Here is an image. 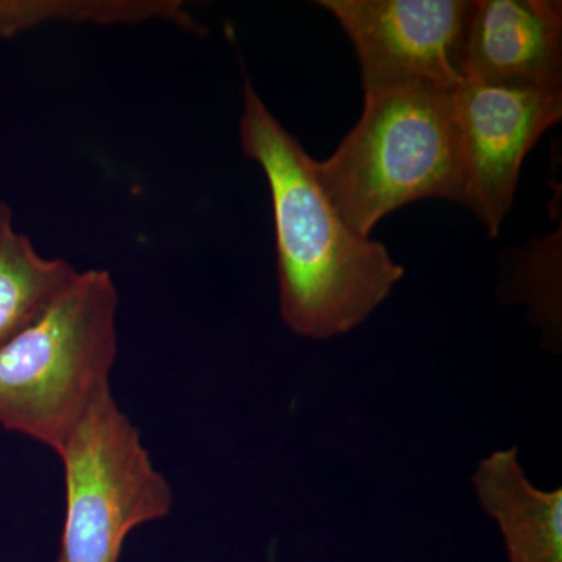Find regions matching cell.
Instances as JSON below:
<instances>
[{
    "label": "cell",
    "mask_w": 562,
    "mask_h": 562,
    "mask_svg": "<svg viewBox=\"0 0 562 562\" xmlns=\"http://www.w3.org/2000/svg\"><path fill=\"white\" fill-rule=\"evenodd\" d=\"M239 138L271 191L280 314L294 335L330 339L361 325L405 269L358 235L322 188L313 160L244 79Z\"/></svg>",
    "instance_id": "cell-1"
},
{
    "label": "cell",
    "mask_w": 562,
    "mask_h": 562,
    "mask_svg": "<svg viewBox=\"0 0 562 562\" xmlns=\"http://www.w3.org/2000/svg\"><path fill=\"white\" fill-rule=\"evenodd\" d=\"M120 294L105 269L79 271L46 308L0 347V427L58 454L111 390Z\"/></svg>",
    "instance_id": "cell-2"
},
{
    "label": "cell",
    "mask_w": 562,
    "mask_h": 562,
    "mask_svg": "<svg viewBox=\"0 0 562 562\" xmlns=\"http://www.w3.org/2000/svg\"><path fill=\"white\" fill-rule=\"evenodd\" d=\"M435 85L364 92L360 121L338 149L316 161L324 191L358 235L424 199H460L452 95Z\"/></svg>",
    "instance_id": "cell-3"
},
{
    "label": "cell",
    "mask_w": 562,
    "mask_h": 562,
    "mask_svg": "<svg viewBox=\"0 0 562 562\" xmlns=\"http://www.w3.org/2000/svg\"><path fill=\"white\" fill-rule=\"evenodd\" d=\"M58 457L66 490L58 562H120L135 528L171 512V486L111 390L92 403Z\"/></svg>",
    "instance_id": "cell-4"
},
{
    "label": "cell",
    "mask_w": 562,
    "mask_h": 562,
    "mask_svg": "<svg viewBox=\"0 0 562 562\" xmlns=\"http://www.w3.org/2000/svg\"><path fill=\"white\" fill-rule=\"evenodd\" d=\"M450 95L460 154L458 203L497 236L528 151L561 120L562 87L464 80Z\"/></svg>",
    "instance_id": "cell-5"
},
{
    "label": "cell",
    "mask_w": 562,
    "mask_h": 562,
    "mask_svg": "<svg viewBox=\"0 0 562 562\" xmlns=\"http://www.w3.org/2000/svg\"><path fill=\"white\" fill-rule=\"evenodd\" d=\"M349 36L364 92L457 87L471 0H319Z\"/></svg>",
    "instance_id": "cell-6"
},
{
    "label": "cell",
    "mask_w": 562,
    "mask_h": 562,
    "mask_svg": "<svg viewBox=\"0 0 562 562\" xmlns=\"http://www.w3.org/2000/svg\"><path fill=\"white\" fill-rule=\"evenodd\" d=\"M461 65L464 80L562 87V3L476 0Z\"/></svg>",
    "instance_id": "cell-7"
},
{
    "label": "cell",
    "mask_w": 562,
    "mask_h": 562,
    "mask_svg": "<svg viewBox=\"0 0 562 562\" xmlns=\"http://www.w3.org/2000/svg\"><path fill=\"white\" fill-rule=\"evenodd\" d=\"M472 483L480 505L501 528L509 562H562V490L531 484L517 447L480 461Z\"/></svg>",
    "instance_id": "cell-8"
},
{
    "label": "cell",
    "mask_w": 562,
    "mask_h": 562,
    "mask_svg": "<svg viewBox=\"0 0 562 562\" xmlns=\"http://www.w3.org/2000/svg\"><path fill=\"white\" fill-rule=\"evenodd\" d=\"M77 273L69 261L41 255L18 231L9 203L0 199V347L55 301Z\"/></svg>",
    "instance_id": "cell-9"
},
{
    "label": "cell",
    "mask_w": 562,
    "mask_h": 562,
    "mask_svg": "<svg viewBox=\"0 0 562 562\" xmlns=\"http://www.w3.org/2000/svg\"><path fill=\"white\" fill-rule=\"evenodd\" d=\"M161 21L201 32L180 0H0V38H14L41 25H139Z\"/></svg>",
    "instance_id": "cell-10"
}]
</instances>
